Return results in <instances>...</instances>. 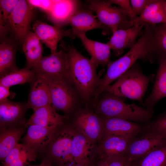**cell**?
Returning <instances> with one entry per match:
<instances>
[{
  "label": "cell",
  "mask_w": 166,
  "mask_h": 166,
  "mask_svg": "<svg viewBox=\"0 0 166 166\" xmlns=\"http://www.w3.org/2000/svg\"><path fill=\"white\" fill-rule=\"evenodd\" d=\"M68 54L72 83L86 107L92 106L99 98L98 90L101 78L96 72L97 67L82 55L73 46L63 48Z\"/></svg>",
  "instance_id": "1"
},
{
  "label": "cell",
  "mask_w": 166,
  "mask_h": 166,
  "mask_svg": "<svg viewBox=\"0 0 166 166\" xmlns=\"http://www.w3.org/2000/svg\"><path fill=\"white\" fill-rule=\"evenodd\" d=\"M154 56L150 30L148 26H146L140 38L129 51L118 59L110 61L107 65L106 73L100 79V92L102 93L105 91L112 82L122 75L138 59L152 63Z\"/></svg>",
  "instance_id": "2"
},
{
  "label": "cell",
  "mask_w": 166,
  "mask_h": 166,
  "mask_svg": "<svg viewBox=\"0 0 166 166\" xmlns=\"http://www.w3.org/2000/svg\"><path fill=\"white\" fill-rule=\"evenodd\" d=\"M94 112L106 117L118 118L140 123H148L153 113L146 108L125 103L121 97L104 91L92 106Z\"/></svg>",
  "instance_id": "3"
},
{
  "label": "cell",
  "mask_w": 166,
  "mask_h": 166,
  "mask_svg": "<svg viewBox=\"0 0 166 166\" xmlns=\"http://www.w3.org/2000/svg\"><path fill=\"white\" fill-rule=\"evenodd\" d=\"M155 77L153 74L145 75L135 64L105 91L120 97L136 100L143 104V98L148 85Z\"/></svg>",
  "instance_id": "4"
},
{
  "label": "cell",
  "mask_w": 166,
  "mask_h": 166,
  "mask_svg": "<svg viewBox=\"0 0 166 166\" xmlns=\"http://www.w3.org/2000/svg\"><path fill=\"white\" fill-rule=\"evenodd\" d=\"M37 75L47 82L50 91L52 105L56 110L63 112L66 117L75 112L77 107L82 101L72 83L56 77Z\"/></svg>",
  "instance_id": "5"
},
{
  "label": "cell",
  "mask_w": 166,
  "mask_h": 166,
  "mask_svg": "<svg viewBox=\"0 0 166 166\" xmlns=\"http://www.w3.org/2000/svg\"><path fill=\"white\" fill-rule=\"evenodd\" d=\"M87 7L94 11L99 22L113 33L133 26L126 13L120 6H113L107 0L88 1Z\"/></svg>",
  "instance_id": "6"
},
{
  "label": "cell",
  "mask_w": 166,
  "mask_h": 166,
  "mask_svg": "<svg viewBox=\"0 0 166 166\" xmlns=\"http://www.w3.org/2000/svg\"><path fill=\"white\" fill-rule=\"evenodd\" d=\"M32 69L37 74L59 77L72 83L69 58L64 48L47 56H42Z\"/></svg>",
  "instance_id": "7"
},
{
  "label": "cell",
  "mask_w": 166,
  "mask_h": 166,
  "mask_svg": "<svg viewBox=\"0 0 166 166\" xmlns=\"http://www.w3.org/2000/svg\"><path fill=\"white\" fill-rule=\"evenodd\" d=\"M86 108L74 113L72 126L95 143L100 141L103 135V117Z\"/></svg>",
  "instance_id": "8"
},
{
  "label": "cell",
  "mask_w": 166,
  "mask_h": 166,
  "mask_svg": "<svg viewBox=\"0 0 166 166\" xmlns=\"http://www.w3.org/2000/svg\"><path fill=\"white\" fill-rule=\"evenodd\" d=\"M166 141V139L145 126L144 130L131 140L125 156L131 161H137Z\"/></svg>",
  "instance_id": "9"
},
{
  "label": "cell",
  "mask_w": 166,
  "mask_h": 166,
  "mask_svg": "<svg viewBox=\"0 0 166 166\" xmlns=\"http://www.w3.org/2000/svg\"><path fill=\"white\" fill-rule=\"evenodd\" d=\"M75 132L73 126L57 129L49 143V151L52 157L60 164L59 166L73 162L71 154L72 140Z\"/></svg>",
  "instance_id": "10"
},
{
  "label": "cell",
  "mask_w": 166,
  "mask_h": 166,
  "mask_svg": "<svg viewBox=\"0 0 166 166\" xmlns=\"http://www.w3.org/2000/svg\"><path fill=\"white\" fill-rule=\"evenodd\" d=\"M34 7L27 0H19L10 18V30L21 43L30 31V25L33 17Z\"/></svg>",
  "instance_id": "11"
},
{
  "label": "cell",
  "mask_w": 166,
  "mask_h": 166,
  "mask_svg": "<svg viewBox=\"0 0 166 166\" xmlns=\"http://www.w3.org/2000/svg\"><path fill=\"white\" fill-rule=\"evenodd\" d=\"M32 28L40 40L50 49L51 53L57 52V44L63 38H74L77 36L72 29L65 30L61 27L51 26L41 21H36Z\"/></svg>",
  "instance_id": "12"
},
{
  "label": "cell",
  "mask_w": 166,
  "mask_h": 166,
  "mask_svg": "<svg viewBox=\"0 0 166 166\" xmlns=\"http://www.w3.org/2000/svg\"><path fill=\"white\" fill-rule=\"evenodd\" d=\"M134 137L105 136L97 146V155L100 159L105 160L125 156L130 143Z\"/></svg>",
  "instance_id": "13"
},
{
  "label": "cell",
  "mask_w": 166,
  "mask_h": 166,
  "mask_svg": "<svg viewBox=\"0 0 166 166\" xmlns=\"http://www.w3.org/2000/svg\"><path fill=\"white\" fill-rule=\"evenodd\" d=\"M93 11L87 7L84 9L80 5L70 19L68 24L77 36L79 34H85L87 31L96 29H101L104 34L111 32L96 19Z\"/></svg>",
  "instance_id": "14"
},
{
  "label": "cell",
  "mask_w": 166,
  "mask_h": 166,
  "mask_svg": "<svg viewBox=\"0 0 166 166\" xmlns=\"http://www.w3.org/2000/svg\"><path fill=\"white\" fill-rule=\"evenodd\" d=\"M102 117L104 120L103 137L108 135L135 136L145 128V125L122 119Z\"/></svg>",
  "instance_id": "15"
},
{
  "label": "cell",
  "mask_w": 166,
  "mask_h": 166,
  "mask_svg": "<svg viewBox=\"0 0 166 166\" xmlns=\"http://www.w3.org/2000/svg\"><path fill=\"white\" fill-rule=\"evenodd\" d=\"M143 24H138L130 28L119 29L113 33L107 43L116 56H119L128 48H131L136 43L138 37L142 33Z\"/></svg>",
  "instance_id": "16"
},
{
  "label": "cell",
  "mask_w": 166,
  "mask_h": 166,
  "mask_svg": "<svg viewBox=\"0 0 166 166\" xmlns=\"http://www.w3.org/2000/svg\"><path fill=\"white\" fill-rule=\"evenodd\" d=\"M96 143L75 129L71 146L73 162L80 163L94 160L97 155V146Z\"/></svg>",
  "instance_id": "17"
},
{
  "label": "cell",
  "mask_w": 166,
  "mask_h": 166,
  "mask_svg": "<svg viewBox=\"0 0 166 166\" xmlns=\"http://www.w3.org/2000/svg\"><path fill=\"white\" fill-rule=\"evenodd\" d=\"M30 84L26 102L28 109L31 108L34 111L43 106L52 105L50 91L47 82L37 74Z\"/></svg>",
  "instance_id": "18"
},
{
  "label": "cell",
  "mask_w": 166,
  "mask_h": 166,
  "mask_svg": "<svg viewBox=\"0 0 166 166\" xmlns=\"http://www.w3.org/2000/svg\"><path fill=\"white\" fill-rule=\"evenodd\" d=\"M34 111L26 122L27 125H37L57 130L63 125L66 118L58 114L52 105L41 107Z\"/></svg>",
  "instance_id": "19"
},
{
  "label": "cell",
  "mask_w": 166,
  "mask_h": 166,
  "mask_svg": "<svg viewBox=\"0 0 166 166\" xmlns=\"http://www.w3.org/2000/svg\"><path fill=\"white\" fill-rule=\"evenodd\" d=\"M26 102H17L6 99L0 102V124L2 128L16 126L24 121Z\"/></svg>",
  "instance_id": "20"
},
{
  "label": "cell",
  "mask_w": 166,
  "mask_h": 166,
  "mask_svg": "<svg viewBox=\"0 0 166 166\" xmlns=\"http://www.w3.org/2000/svg\"><path fill=\"white\" fill-rule=\"evenodd\" d=\"M79 2L77 0H54L52 8L48 13L49 18L55 26L61 27L68 24L80 6Z\"/></svg>",
  "instance_id": "21"
},
{
  "label": "cell",
  "mask_w": 166,
  "mask_h": 166,
  "mask_svg": "<svg viewBox=\"0 0 166 166\" xmlns=\"http://www.w3.org/2000/svg\"><path fill=\"white\" fill-rule=\"evenodd\" d=\"M159 61V66L152 92L144 103L146 109L152 113L156 103L166 97V59H160Z\"/></svg>",
  "instance_id": "22"
},
{
  "label": "cell",
  "mask_w": 166,
  "mask_h": 166,
  "mask_svg": "<svg viewBox=\"0 0 166 166\" xmlns=\"http://www.w3.org/2000/svg\"><path fill=\"white\" fill-rule=\"evenodd\" d=\"M77 36L91 56L90 60L97 67L101 65H108L110 61L111 48L108 43H104L88 38L85 34Z\"/></svg>",
  "instance_id": "23"
},
{
  "label": "cell",
  "mask_w": 166,
  "mask_h": 166,
  "mask_svg": "<svg viewBox=\"0 0 166 166\" xmlns=\"http://www.w3.org/2000/svg\"><path fill=\"white\" fill-rule=\"evenodd\" d=\"M57 130L37 125L29 126L23 144L36 150L44 147L49 144Z\"/></svg>",
  "instance_id": "24"
},
{
  "label": "cell",
  "mask_w": 166,
  "mask_h": 166,
  "mask_svg": "<svg viewBox=\"0 0 166 166\" xmlns=\"http://www.w3.org/2000/svg\"><path fill=\"white\" fill-rule=\"evenodd\" d=\"M164 1L153 0L132 22L133 26L138 24L148 26L166 23V14L163 7Z\"/></svg>",
  "instance_id": "25"
},
{
  "label": "cell",
  "mask_w": 166,
  "mask_h": 166,
  "mask_svg": "<svg viewBox=\"0 0 166 166\" xmlns=\"http://www.w3.org/2000/svg\"><path fill=\"white\" fill-rule=\"evenodd\" d=\"M37 156V150L23 144H18L2 161L3 166H25Z\"/></svg>",
  "instance_id": "26"
},
{
  "label": "cell",
  "mask_w": 166,
  "mask_h": 166,
  "mask_svg": "<svg viewBox=\"0 0 166 166\" xmlns=\"http://www.w3.org/2000/svg\"><path fill=\"white\" fill-rule=\"evenodd\" d=\"M24 132L23 128L16 126L3 127L0 135V159L3 161L18 144Z\"/></svg>",
  "instance_id": "27"
},
{
  "label": "cell",
  "mask_w": 166,
  "mask_h": 166,
  "mask_svg": "<svg viewBox=\"0 0 166 166\" xmlns=\"http://www.w3.org/2000/svg\"><path fill=\"white\" fill-rule=\"evenodd\" d=\"M22 43L26 67L32 68L42 57L43 47L41 40L34 32L30 31Z\"/></svg>",
  "instance_id": "28"
},
{
  "label": "cell",
  "mask_w": 166,
  "mask_h": 166,
  "mask_svg": "<svg viewBox=\"0 0 166 166\" xmlns=\"http://www.w3.org/2000/svg\"><path fill=\"white\" fill-rule=\"evenodd\" d=\"M37 74L33 69L27 67L21 69L18 68L0 77V85L10 87L18 84L30 83Z\"/></svg>",
  "instance_id": "29"
},
{
  "label": "cell",
  "mask_w": 166,
  "mask_h": 166,
  "mask_svg": "<svg viewBox=\"0 0 166 166\" xmlns=\"http://www.w3.org/2000/svg\"><path fill=\"white\" fill-rule=\"evenodd\" d=\"M148 26L154 55L166 59V23Z\"/></svg>",
  "instance_id": "30"
},
{
  "label": "cell",
  "mask_w": 166,
  "mask_h": 166,
  "mask_svg": "<svg viewBox=\"0 0 166 166\" xmlns=\"http://www.w3.org/2000/svg\"><path fill=\"white\" fill-rule=\"evenodd\" d=\"M15 50L13 45L7 40L0 45V77L18 68L15 63Z\"/></svg>",
  "instance_id": "31"
},
{
  "label": "cell",
  "mask_w": 166,
  "mask_h": 166,
  "mask_svg": "<svg viewBox=\"0 0 166 166\" xmlns=\"http://www.w3.org/2000/svg\"><path fill=\"white\" fill-rule=\"evenodd\" d=\"M137 166H166V141L137 161Z\"/></svg>",
  "instance_id": "32"
},
{
  "label": "cell",
  "mask_w": 166,
  "mask_h": 166,
  "mask_svg": "<svg viewBox=\"0 0 166 166\" xmlns=\"http://www.w3.org/2000/svg\"><path fill=\"white\" fill-rule=\"evenodd\" d=\"M19 0H0V35L10 30V20Z\"/></svg>",
  "instance_id": "33"
},
{
  "label": "cell",
  "mask_w": 166,
  "mask_h": 166,
  "mask_svg": "<svg viewBox=\"0 0 166 166\" xmlns=\"http://www.w3.org/2000/svg\"><path fill=\"white\" fill-rule=\"evenodd\" d=\"M146 126L166 139V110L155 120L146 124Z\"/></svg>",
  "instance_id": "34"
},
{
  "label": "cell",
  "mask_w": 166,
  "mask_h": 166,
  "mask_svg": "<svg viewBox=\"0 0 166 166\" xmlns=\"http://www.w3.org/2000/svg\"><path fill=\"white\" fill-rule=\"evenodd\" d=\"M107 1L111 4H115L123 9L129 17L132 23L138 16L134 13L132 8L130 1L129 0H109Z\"/></svg>",
  "instance_id": "35"
},
{
  "label": "cell",
  "mask_w": 166,
  "mask_h": 166,
  "mask_svg": "<svg viewBox=\"0 0 166 166\" xmlns=\"http://www.w3.org/2000/svg\"><path fill=\"white\" fill-rule=\"evenodd\" d=\"M105 161L107 166H137V161H131L125 156L117 157Z\"/></svg>",
  "instance_id": "36"
},
{
  "label": "cell",
  "mask_w": 166,
  "mask_h": 166,
  "mask_svg": "<svg viewBox=\"0 0 166 166\" xmlns=\"http://www.w3.org/2000/svg\"><path fill=\"white\" fill-rule=\"evenodd\" d=\"M28 2L34 7L38 8L47 13L51 10L54 3V0H29Z\"/></svg>",
  "instance_id": "37"
},
{
  "label": "cell",
  "mask_w": 166,
  "mask_h": 166,
  "mask_svg": "<svg viewBox=\"0 0 166 166\" xmlns=\"http://www.w3.org/2000/svg\"><path fill=\"white\" fill-rule=\"evenodd\" d=\"M130 2L133 10L137 15L140 14L153 0H131Z\"/></svg>",
  "instance_id": "38"
},
{
  "label": "cell",
  "mask_w": 166,
  "mask_h": 166,
  "mask_svg": "<svg viewBox=\"0 0 166 166\" xmlns=\"http://www.w3.org/2000/svg\"><path fill=\"white\" fill-rule=\"evenodd\" d=\"M10 95V87L0 85V102L7 99Z\"/></svg>",
  "instance_id": "39"
},
{
  "label": "cell",
  "mask_w": 166,
  "mask_h": 166,
  "mask_svg": "<svg viewBox=\"0 0 166 166\" xmlns=\"http://www.w3.org/2000/svg\"><path fill=\"white\" fill-rule=\"evenodd\" d=\"M94 160L90 161L76 163L72 162L66 164L61 166H97Z\"/></svg>",
  "instance_id": "40"
},
{
  "label": "cell",
  "mask_w": 166,
  "mask_h": 166,
  "mask_svg": "<svg viewBox=\"0 0 166 166\" xmlns=\"http://www.w3.org/2000/svg\"><path fill=\"white\" fill-rule=\"evenodd\" d=\"M52 166L51 163L47 160H44L39 165L33 166Z\"/></svg>",
  "instance_id": "41"
},
{
  "label": "cell",
  "mask_w": 166,
  "mask_h": 166,
  "mask_svg": "<svg viewBox=\"0 0 166 166\" xmlns=\"http://www.w3.org/2000/svg\"><path fill=\"white\" fill-rule=\"evenodd\" d=\"M97 166H107V163L105 160L100 159L97 164Z\"/></svg>",
  "instance_id": "42"
},
{
  "label": "cell",
  "mask_w": 166,
  "mask_h": 166,
  "mask_svg": "<svg viewBox=\"0 0 166 166\" xmlns=\"http://www.w3.org/2000/svg\"><path fill=\"white\" fill-rule=\"evenodd\" d=\"M163 7L164 11L166 14V1L164 0L163 3Z\"/></svg>",
  "instance_id": "43"
}]
</instances>
